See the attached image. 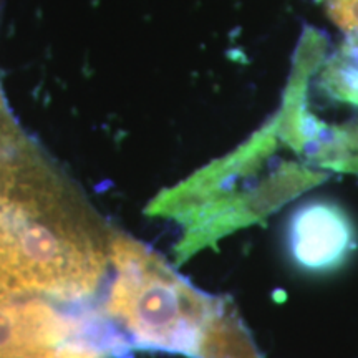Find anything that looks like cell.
Masks as SVG:
<instances>
[{"mask_svg":"<svg viewBox=\"0 0 358 358\" xmlns=\"http://www.w3.org/2000/svg\"><path fill=\"white\" fill-rule=\"evenodd\" d=\"M111 236L8 110L0 111V299L92 306L110 274Z\"/></svg>","mask_w":358,"mask_h":358,"instance_id":"cell-1","label":"cell"},{"mask_svg":"<svg viewBox=\"0 0 358 358\" xmlns=\"http://www.w3.org/2000/svg\"><path fill=\"white\" fill-rule=\"evenodd\" d=\"M201 358H261L229 301L209 325Z\"/></svg>","mask_w":358,"mask_h":358,"instance_id":"cell-6","label":"cell"},{"mask_svg":"<svg viewBox=\"0 0 358 358\" xmlns=\"http://www.w3.org/2000/svg\"><path fill=\"white\" fill-rule=\"evenodd\" d=\"M302 158L322 169L358 174V120L322 123Z\"/></svg>","mask_w":358,"mask_h":358,"instance_id":"cell-5","label":"cell"},{"mask_svg":"<svg viewBox=\"0 0 358 358\" xmlns=\"http://www.w3.org/2000/svg\"><path fill=\"white\" fill-rule=\"evenodd\" d=\"M320 87L334 100L358 106V34H348L332 57L324 60Z\"/></svg>","mask_w":358,"mask_h":358,"instance_id":"cell-7","label":"cell"},{"mask_svg":"<svg viewBox=\"0 0 358 358\" xmlns=\"http://www.w3.org/2000/svg\"><path fill=\"white\" fill-rule=\"evenodd\" d=\"M292 262L310 274L337 271L357 249V231L338 204L312 201L295 209L287 226Z\"/></svg>","mask_w":358,"mask_h":358,"instance_id":"cell-4","label":"cell"},{"mask_svg":"<svg viewBox=\"0 0 358 358\" xmlns=\"http://www.w3.org/2000/svg\"><path fill=\"white\" fill-rule=\"evenodd\" d=\"M103 352H106L105 348L93 340H71L57 347L7 358H103Z\"/></svg>","mask_w":358,"mask_h":358,"instance_id":"cell-8","label":"cell"},{"mask_svg":"<svg viewBox=\"0 0 358 358\" xmlns=\"http://www.w3.org/2000/svg\"><path fill=\"white\" fill-rule=\"evenodd\" d=\"M277 141V123L272 118L232 153L161 192L151 203L148 213L185 226L176 248L178 262L187 261L231 232L264 221L308 187L325 181L324 173L290 161H282L266 176L257 178L274 155Z\"/></svg>","mask_w":358,"mask_h":358,"instance_id":"cell-2","label":"cell"},{"mask_svg":"<svg viewBox=\"0 0 358 358\" xmlns=\"http://www.w3.org/2000/svg\"><path fill=\"white\" fill-rule=\"evenodd\" d=\"M330 19L347 34H358V0H324Z\"/></svg>","mask_w":358,"mask_h":358,"instance_id":"cell-9","label":"cell"},{"mask_svg":"<svg viewBox=\"0 0 358 358\" xmlns=\"http://www.w3.org/2000/svg\"><path fill=\"white\" fill-rule=\"evenodd\" d=\"M105 290L98 310L129 345L191 358H201L209 325L227 302L192 287L150 248L115 231Z\"/></svg>","mask_w":358,"mask_h":358,"instance_id":"cell-3","label":"cell"}]
</instances>
